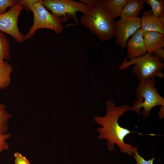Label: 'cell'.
I'll use <instances>...</instances> for the list:
<instances>
[{
    "instance_id": "obj_21",
    "label": "cell",
    "mask_w": 164,
    "mask_h": 164,
    "mask_svg": "<svg viewBox=\"0 0 164 164\" xmlns=\"http://www.w3.org/2000/svg\"><path fill=\"white\" fill-rule=\"evenodd\" d=\"M15 158L14 164H30L29 160L19 152L14 154Z\"/></svg>"
},
{
    "instance_id": "obj_24",
    "label": "cell",
    "mask_w": 164,
    "mask_h": 164,
    "mask_svg": "<svg viewBox=\"0 0 164 164\" xmlns=\"http://www.w3.org/2000/svg\"><path fill=\"white\" fill-rule=\"evenodd\" d=\"M164 107L161 106L160 111L159 113V114L160 115V119L164 118Z\"/></svg>"
},
{
    "instance_id": "obj_25",
    "label": "cell",
    "mask_w": 164,
    "mask_h": 164,
    "mask_svg": "<svg viewBox=\"0 0 164 164\" xmlns=\"http://www.w3.org/2000/svg\"><path fill=\"white\" fill-rule=\"evenodd\" d=\"M158 18L162 23H164V13L161 15Z\"/></svg>"
},
{
    "instance_id": "obj_22",
    "label": "cell",
    "mask_w": 164,
    "mask_h": 164,
    "mask_svg": "<svg viewBox=\"0 0 164 164\" xmlns=\"http://www.w3.org/2000/svg\"><path fill=\"white\" fill-rule=\"evenodd\" d=\"M39 0H19V3L26 10H30L33 5Z\"/></svg>"
},
{
    "instance_id": "obj_5",
    "label": "cell",
    "mask_w": 164,
    "mask_h": 164,
    "mask_svg": "<svg viewBox=\"0 0 164 164\" xmlns=\"http://www.w3.org/2000/svg\"><path fill=\"white\" fill-rule=\"evenodd\" d=\"M34 15L32 26L25 36V40L32 38L36 31L41 29H47L59 34L64 30L61 19L57 18L49 12L44 5L42 0H39L30 9Z\"/></svg>"
},
{
    "instance_id": "obj_1",
    "label": "cell",
    "mask_w": 164,
    "mask_h": 164,
    "mask_svg": "<svg viewBox=\"0 0 164 164\" xmlns=\"http://www.w3.org/2000/svg\"><path fill=\"white\" fill-rule=\"evenodd\" d=\"M106 104V115L103 117L96 116L94 118V122L102 126L97 129L99 133L98 138L107 141V146L109 151L113 150L115 145L116 144L121 152L130 156L133 155L135 147L126 143L124 142L125 138L131 133H137L141 135L144 134L131 132L119 125L118 120L121 116L128 111L130 107L128 105L116 106L111 100L107 101Z\"/></svg>"
},
{
    "instance_id": "obj_10",
    "label": "cell",
    "mask_w": 164,
    "mask_h": 164,
    "mask_svg": "<svg viewBox=\"0 0 164 164\" xmlns=\"http://www.w3.org/2000/svg\"><path fill=\"white\" fill-rule=\"evenodd\" d=\"M140 18V29L143 32L156 31L164 34V23L159 20L151 10L144 11Z\"/></svg>"
},
{
    "instance_id": "obj_20",
    "label": "cell",
    "mask_w": 164,
    "mask_h": 164,
    "mask_svg": "<svg viewBox=\"0 0 164 164\" xmlns=\"http://www.w3.org/2000/svg\"><path fill=\"white\" fill-rule=\"evenodd\" d=\"M11 136L9 133H5L0 135V154L4 150H8L9 148L8 144L6 141Z\"/></svg>"
},
{
    "instance_id": "obj_7",
    "label": "cell",
    "mask_w": 164,
    "mask_h": 164,
    "mask_svg": "<svg viewBox=\"0 0 164 164\" xmlns=\"http://www.w3.org/2000/svg\"><path fill=\"white\" fill-rule=\"evenodd\" d=\"M23 9L18 3L0 15V31L11 36L19 43H22L25 40V36L19 31L18 26V18Z\"/></svg>"
},
{
    "instance_id": "obj_18",
    "label": "cell",
    "mask_w": 164,
    "mask_h": 164,
    "mask_svg": "<svg viewBox=\"0 0 164 164\" xmlns=\"http://www.w3.org/2000/svg\"><path fill=\"white\" fill-rule=\"evenodd\" d=\"M17 0H0V15L5 13L7 9L19 3Z\"/></svg>"
},
{
    "instance_id": "obj_9",
    "label": "cell",
    "mask_w": 164,
    "mask_h": 164,
    "mask_svg": "<svg viewBox=\"0 0 164 164\" xmlns=\"http://www.w3.org/2000/svg\"><path fill=\"white\" fill-rule=\"evenodd\" d=\"M143 32L138 29L126 43L127 57L130 60L145 55L147 52L143 38Z\"/></svg>"
},
{
    "instance_id": "obj_26",
    "label": "cell",
    "mask_w": 164,
    "mask_h": 164,
    "mask_svg": "<svg viewBox=\"0 0 164 164\" xmlns=\"http://www.w3.org/2000/svg\"><path fill=\"white\" fill-rule=\"evenodd\" d=\"M1 60H1V59H0V61H1Z\"/></svg>"
},
{
    "instance_id": "obj_12",
    "label": "cell",
    "mask_w": 164,
    "mask_h": 164,
    "mask_svg": "<svg viewBox=\"0 0 164 164\" xmlns=\"http://www.w3.org/2000/svg\"><path fill=\"white\" fill-rule=\"evenodd\" d=\"M145 4L143 0H128L120 17L121 18L138 17L144 9Z\"/></svg>"
},
{
    "instance_id": "obj_3",
    "label": "cell",
    "mask_w": 164,
    "mask_h": 164,
    "mask_svg": "<svg viewBox=\"0 0 164 164\" xmlns=\"http://www.w3.org/2000/svg\"><path fill=\"white\" fill-rule=\"evenodd\" d=\"M155 85L154 79L148 78L140 80L136 89V100L133 101V106L130 107L128 111L141 114L140 110L143 108L142 116L147 118L154 107L157 106L164 107V98L158 92Z\"/></svg>"
},
{
    "instance_id": "obj_14",
    "label": "cell",
    "mask_w": 164,
    "mask_h": 164,
    "mask_svg": "<svg viewBox=\"0 0 164 164\" xmlns=\"http://www.w3.org/2000/svg\"><path fill=\"white\" fill-rule=\"evenodd\" d=\"M13 70L12 66L7 61L0 62V89L3 90L8 87L11 82V75Z\"/></svg>"
},
{
    "instance_id": "obj_13",
    "label": "cell",
    "mask_w": 164,
    "mask_h": 164,
    "mask_svg": "<svg viewBox=\"0 0 164 164\" xmlns=\"http://www.w3.org/2000/svg\"><path fill=\"white\" fill-rule=\"evenodd\" d=\"M110 16L113 19L119 16L128 0H100Z\"/></svg>"
},
{
    "instance_id": "obj_15",
    "label": "cell",
    "mask_w": 164,
    "mask_h": 164,
    "mask_svg": "<svg viewBox=\"0 0 164 164\" xmlns=\"http://www.w3.org/2000/svg\"><path fill=\"white\" fill-rule=\"evenodd\" d=\"M10 48L9 40L5 35L0 31V59L1 60L10 59Z\"/></svg>"
},
{
    "instance_id": "obj_2",
    "label": "cell",
    "mask_w": 164,
    "mask_h": 164,
    "mask_svg": "<svg viewBox=\"0 0 164 164\" xmlns=\"http://www.w3.org/2000/svg\"><path fill=\"white\" fill-rule=\"evenodd\" d=\"M88 5V12L81 16V24L104 42L115 36V22L100 0H81Z\"/></svg>"
},
{
    "instance_id": "obj_4",
    "label": "cell",
    "mask_w": 164,
    "mask_h": 164,
    "mask_svg": "<svg viewBox=\"0 0 164 164\" xmlns=\"http://www.w3.org/2000/svg\"><path fill=\"white\" fill-rule=\"evenodd\" d=\"M127 56L122 63L118 67L121 70L133 65V73L135 74L140 80L149 78L154 79L156 77L162 79L164 77L162 72L164 67L163 60L147 52L144 55L127 60Z\"/></svg>"
},
{
    "instance_id": "obj_16",
    "label": "cell",
    "mask_w": 164,
    "mask_h": 164,
    "mask_svg": "<svg viewBox=\"0 0 164 164\" xmlns=\"http://www.w3.org/2000/svg\"><path fill=\"white\" fill-rule=\"evenodd\" d=\"M6 106L0 103V135L5 134L9 129V120L12 115L6 111Z\"/></svg>"
},
{
    "instance_id": "obj_11",
    "label": "cell",
    "mask_w": 164,
    "mask_h": 164,
    "mask_svg": "<svg viewBox=\"0 0 164 164\" xmlns=\"http://www.w3.org/2000/svg\"><path fill=\"white\" fill-rule=\"evenodd\" d=\"M143 38L147 52L152 54L158 49L164 47V34L156 31L144 32Z\"/></svg>"
},
{
    "instance_id": "obj_19",
    "label": "cell",
    "mask_w": 164,
    "mask_h": 164,
    "mask_svg": "<svg viewBox=\"0 0 164 164\" xmlns=\"http://www.w3.org/2000/svg\"><path fill=\"white\" fill-rule=\"evenodd\" d=\"M137 150L138 147H135L133 155L136 162L135 164H153L154 161L155 159L154 157L148 160H145L139 155Z\"/></svg>"
},
{
    "instance_id": "obj_23",
    "label": "cell",
    "mask_w": 164,
    "mask_h": 164,
    "mask_svg": "<svg viewBox=\"0 0 164 164\" xmlns=\"http://www.w3.org/2000/svg\"><path fill=\"white\" fill-rule=\"evenodd\" d=\"M152 54L154 56L163 60L164 59V49L160 48L156 50Z\"/></svg>"
},
{
    "instance_id": "obj_6",
    "label": "cell",
    "mask_w": 164,
    "mask_h": 164,
    "mask_svg": "<svg viewBox=\"0 0 164 164\" xmlns=\"http://www.w3.org/2000/svg\"><path fill=\"white\" fill-rule=\"evenodd\" d=\"M43 4L46 9L50 10L54 16L61 19L62 22H67L69 18L77 21V13L83 14L89 9L88 5L81 2L71 0H44Z\"/></svg>"
},
{
    "instance_id": "obj_17",
    "label": "cell",
    "mask_w": 164,
    "mask_h": 164,
    "mask_svg": "<svg viewBox=\"0 0 164 164\" xmlns=\"http://www.w3.org/2000/svg\"><path fill=\"white\" fill-rule=\"evenodd\" d=\"M145 3L151 8L153 13L158 17L164 13V1L163 0H145Z\"/></svg>"
},
{
    "instance_id": "obj_8",
    "label": "cell",
    "mask_w": 164,
    "mask_h": 164,
    "mask_svg": "<svg viewBox=\"0 0 164 164\" xmlns=\"http://www.w3.org/2000/svg\"><path fill=\"white\" fill-rule=\"evenodd\" d=\"M141 18L138 17L121 18L115 22L116 43L122 49L126 47L129 38L141 28Z\"/></svg>"
}]
</instances>
